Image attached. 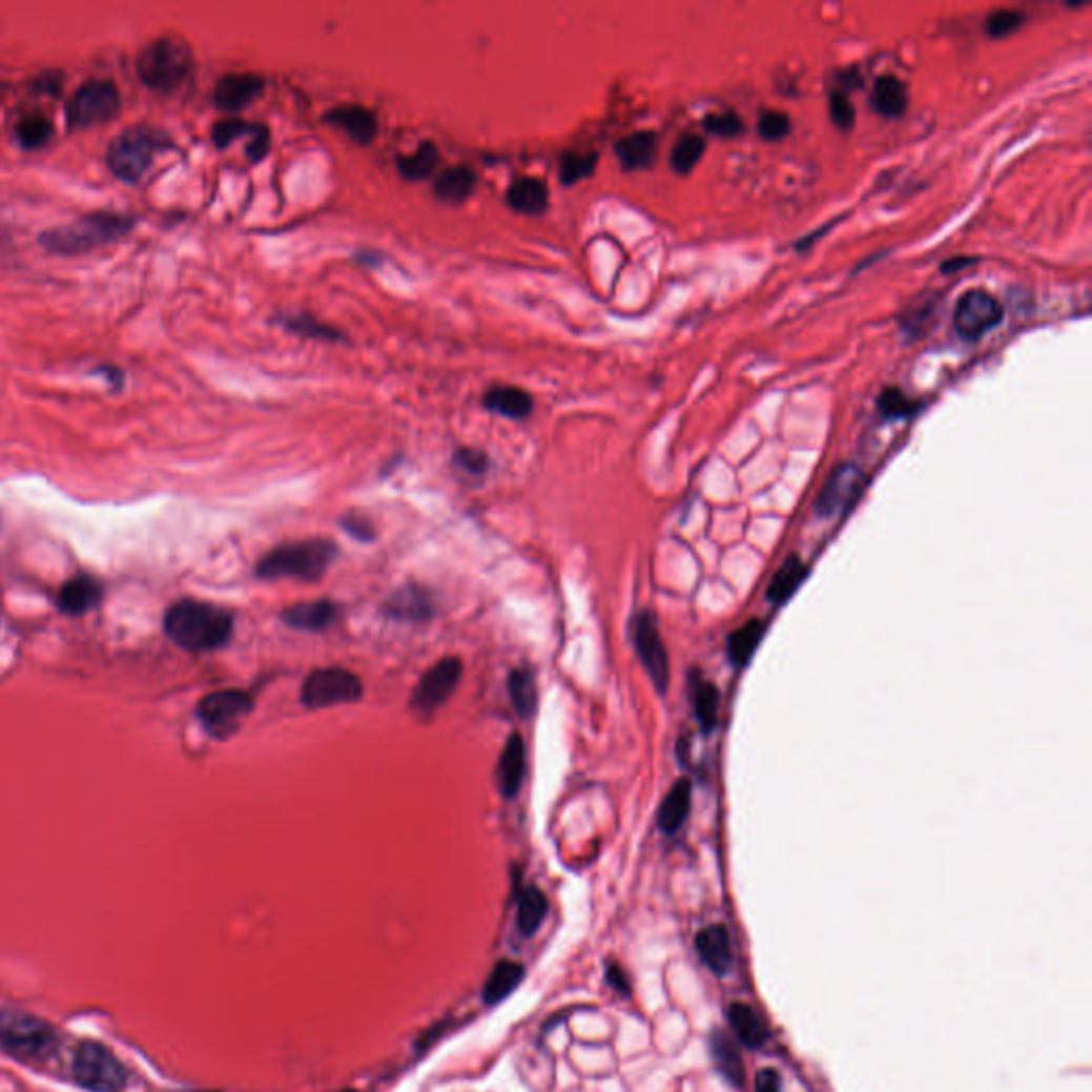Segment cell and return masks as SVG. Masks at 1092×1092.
<instances>
[{
    "instance_id": "cell-1",
    "label": "cell",
    "mask_w": 1092,
    "mask_h": 1092,
    "mask_svg": "<svg viewBox=\"0 0 1092 1092\" xmlns=\"http://www.w3.org/2000/svg\"><path fill=\"white\" fill-rule=\"evenodd\" d=\"M167 636L192 653L221 648L233 634V615L209 602L180 600L165 615Z\"/></svg>"
},
{
    "instance_id": "cell-2",
    "label": "cell",
    "mask_w": 1092,
    "mask_h": 1092,
    "mask_svg": "<svg viewBox=\"0 0 1092 1092\" xmlns=\"http://www.w3.org/2000/svg\"><path fill=\"white\" fill-rule=\"evenodd\" d=\"M135 218L130 215L95 211L78 218V221H73L68 225L43 231L39 244L54 254L78 256L122 240L130 233Z\"/></svg>"
},
{
    "instance_id": "cell-3",
    "label": "cell",
    "mask_w": 1092,
    "mask_h": 1092,
    "mask_svg": "<svg viewBox=\"0 0 1092 1092\" xmlns=\"http://www.w3.org/2000/svg\"><path fill=\"white\" fill-rule=\"evenodd\" d=\"M335 553L337 547L323 538L280 544L261 557L256 563V576L265 580L295 578L314 582L325 576L335 559Z\"/></svg>"
},
{
    "instance_id": "cell-4",
    "label": "cell",
    "mask_w": 1092,
    "mask_h": 1092,
    "mask_svg": "<svg viewBox=\"0 0 1092 1092\" xmlns=\"http://www.w3.org/2000/svg\"><path fill=\"white\" fill-rule=\"evenodd\" d=\"M192 70V51L178 35H165L145 45L137 58L141 82L154 92H176Z\"/></svg>"
},
{
    "instance_id": "cell-5",
    "label": "cell",
    "mask_w": 1092,
    "mask_h": 1092,
    "mask_svg": "<svg viewBox=\"0 0 1092 1092\" xmlns=\"http://www.w3.org/2000/svg\"><path fill=\"white\" fill-rule=\"evenodd\" d=\"M167 135L159 132L157 128L130 126L109 143L107 167L118 180L126 184H137L145 176V171L150 169L157 152L161 148H167Z\"/></svg>"
},
{
    "instance_id": "cell-6",
    "label": "cell",
    "mask_w": 1092,
    "mask_h": 1092,
    "mask_svg": "<svg viewBox=\"0 0 1092 1092\" xmlns=\"http://www.w3.org/2000/svg\"><path fill=\"white\" fill-rule=\"evenodd\" d=\"M0 1046L22 1060H45L56 1052V1033L41 1017L20 1011H0Z\"/></svg>"
},
{
    "instance_id": "cell-7",
    "label": "cell",
    "mask_w": 1092,
    "mask_h": 1092,
    "mask_svg": "<svg viewBox=\"0 0 1092 1092\" xmlns=\"http://www.w3.org/2000/svg\"><path fill=\"white\" fill-rule=\"evenodd\" d=\"M254 700L244 689H225L205 696L197 704V717L205 733L218 741L231 739L252 713Z\"/></svg>"
},
{
    "instance_id": "cell-8",
    "label": "cell",
    "mask_w": 1092,
    "mask_h": 1092,
    "mask_svg": "<svg viewBox=\"0 0 1092 1092\" xmlns=\"http://www.w3.org/2000/svg\"><path fill=\"white\" fill-rule=\"evenodd\" d=\"M120 92L111 82H88L66 105V126L70 130L90 128L114 120L120 111Z\"/></svg>"
},
{
    "instance_id": "cell-9",
    "label": "cell",
    "mask_w": 1092,
    "mask_h": 1092,
    "mask_svg": "<svg viewBox=\"0 0 1092 1092\" xmlns=\"http://www.w3.org/2000/svg\"><path fill=\"white\" fill-rule=\"evenodd\" d=\"M73 1075L92 1092H120L126 1086L124 1065L101 1044L80 1046L73 1060Z\"/></svg>"
},
{
    "instance_id": "cell-10",
    "label": "cell",
    "mask_w": 1092,
    "mask_h": 1092,
    "mask_svg": "<svg viewBox=\"0 0 1092 1092\" xmlns=\"http://www.w3.org/2000/svg\"><path fill=\"white\" fill-rule=\"evenodd\" d=\"M363 696L360 679L346 668H318L310 673L302 687V700L308 708H327L356 702Z\"/></svg>"
},
{
    "instance_id": "cell-11",
    "label": "cell",
    "mask_w": 1092,
    "mask_h": 1092,
    "mask_svg": "<svg viewBox=\"0 0 1092 1092\" xmlns=\"http://www.w3.org/2000/svg\"><path fill=\"white\" fill-rule=\"evenodd\" d=\"M634 646L638 658L651 677L655 689L664 694L671 683V664H668V651L662 640L658 621L655 617L644 611L634 619Z\"/></svg>"
},
{
    "instance_id": "cell-12",
    "label": "cell",
    "mask_w": 1092,
    "mask_h": 1092,
    "mask_svg": "<svg viewBox=\"0 0 1092 1092\" xmlns=\"http://www.w3.org/2000/svg\"><path fill=\"white\" fill-rule=\"evenodd\" d=\"M1005 316V310L996 297L986 290H967L956 302L954 329L967 342H977L992 331Z\"/></svg>"
},
{
    "instance_id": "cell-13",
    "label": "cell",
    "mask_w": 1092,
    "mask_h": 1092,
    "mask_svg": "<svg viewBox=\"0 0 1092 1092\" xmlns=\"http://www.w3.org/2000/svg\"><path fill=\"white\" fill-rule=\"evenodd\" d=\"M463 675V664L457 658H445L435 666H431L418 685L414 687L410 706L420 715H431L438 710L457 689Z\"/></svg>"
},
{
    "instance_id": "cell-14",
    "label": "cell",
    "mask_w": 1092,
    "mask_h": 1092,
    "mask_svg": "<svg viewBox=\"0 0 1092 1092\" xmlns=\"http://www.w3.org/2000/svg\"><path fill=\"white\" fill-rule=\"evenodd\" d=\"M864 482L866 478L860 468H856L853 463H841L839 468H835L818 497V513L822 517H839L847 513L860 497Z\"/></svg>"
},
{
    "instance_id": "cell-15",
    "label": "cell",
    "mask_w": 1092,
    "mask_h": 1092,
    "mask_svg": "<svg viewBox=\"0 0 1092 1092\" xmlns=\"http://www.w3.org/2000/svg\"><path fill=\"white\" fill-rule=\"evenodd\" d=\"M265 90V80L256 73H229L215 86L213 103L223 111H240L256 101Z\"/></svg>"
},
{
    "instance_id": "cell-16",
    "label": "cell",
    "mask_w": 1092,
    "mask_h": 1092,
    "mask_svg": "<svg viewBox=\"0 0 1092 1092\" xmlns=\"http://www.w3.org/2000/svg\"><path fill=\"white\" fill-rule=\"evenodd\" d=\"M696 952L700 961L715 973L725 975L733 969V939L725 926L710 924L696 934Z\"/></svg>"
},
{
    "instance_id": "cell-17",
    "label": "cell",
    "mask_w": 1092,
    "mask_h": 1092,
    "mask_svg": "<svg viewBox=\"0 0 1092 1092\" xmlns=\"http://www.w3.org/2000/svg\"><path fill=\"white\" fill-rule=\"evenodd\" d=\"M708 1050H710V1058H713V1065L719 1071V1075L727 1084L743 1088L745 1086V1063H743V1056H741V1050H739L735 1037L723 1029H715L708 1039Z\"/></svg>"
},
{
    "instance_id": "cell-18",
    "label": "cell",
    "mask_w": 1092,
    "mask_h": 1092,
    "mask_svg": "<svg viewBox=\"0 0 1092 1092\" xmlns=\"http://www.w3.org/2000/svg\"><path fill=\"white\" fill-rule=\"evenodd\" d=\"M342 617L339 604L331 600H314V602H300L286 609L282 613V621L293 627V630H306V632H321L331 625H335Z\"/></svg>"
},
{
    "instance_id": "cell-19",
    "label": "cell",
    "mask_w": 1092,
    "mask_h": 1092,
    "mask_svg": "<svg viewBox=\"0 0 1092 1092\" xmlns=\"http://www.w3.org/2000/svg\"><path fill=\"white\" fill-rule=\"evenodd\" d=\"M325 120L344 130L356 143H370L378 132V118L363 105H342L325 114Z\"/></svg>"
},
{
    "instance_id": "cell-20",
    "label": "cell",
    "mask_w": 1092,
    "mask_h": 1092,
    "mask_svg": "<svg viewBox=\"0 0 1092 1092\" xmlns=\"http://www.w3.org/2000/svg\"><path fill=\"white\" fill-rule=\"evenodd\" d=\"M526 743L521 735H513L503 745L497 764V783L503 798H515L526 777Z\"/></svg>"
},
{
    "instance_id": "cell-21",
    "label": "cell",
    "mask_w": 1092,
    "mask_h": 1092,
    "mask_svg": "<svg viewBox=\"0 0 1092 1092\" xmlns=\"http://www.w3.org/2000/svg\"><path fill=\"white\" fill-rule=\"evenodd\" d=\"M385 613L397 621L420 623L433 617V598L427 590L418 585H408L397 590L385 602Z\"/></svg>"
},
{
    "instance_id": "cell-22",
    "label": "cell",
    "mask_w": 1092,
    "mask_h": 1092,
    "mask_svg": "<svg viewBox=\"0 0 1092 1092\" xmlns=\"http://www.w3.org/2000/svg\"><path fill=\"white\" fill-rule=\"evenodd\" d=\"M103 598L101 582L92 576H76L64 582L58 594V609L64 615H84Z\"/></svg>"
},
{
    "instance_id": "cell-23",
    "label": "cell",
    "mask_w": 1092,
    "mask_h": 1092,
    "mask_svg": "<svg viewBox=\"0 0 1092 1092\" xmlns=\"http://www.w3.org/2000/svg\"><path fill=\"white\" fill-rule=\"evenodd\" d=\"M615 154L627 171L646 169L653 165L655 154H658V137L651 130L625 135L615 143Z\"/></svg>"
},
{
    "instance_id": "cell-24",
    "label": "cell",
    "mask_w": 1092,
    "mask_h": 1092,
    "mask_svg": "<svg viewBox=\"0 0 1092 1092\" xmlns=\"http://www.w3.org/2000/svg\"><path fill=\"white\" fill-rule=\"evenodd\" d=\"M692 811V783L689 779H681L673 785V789L662 800L658 811V826L666 835H677Z\"/></svg>"
},
{
    "instance_id": "cell-25",
    "label": "cell",
    "mask_w": 1092,
    "mask_h": 1092,
    "mask_svg": "<svg viewBox=\"0 0 1092 1092\" xmlns=\"http://www.w3.org/2000/svg\"><path fill=\"white\" fill-rule=\"evenodd\" d=\"M482 406L489 412L521 420L532 414L534 399L528 391L519 387H491L482 397Z\"/></svg>"
},
{
    "instance_id": "cell-26",
    "label": "cell",
    "mask_w": 1092,
    "mask_h": 1092,
    "mask_svg": "<svg viewBox=\"0 0 1092 1092\" xmlns=\"http://www.w3.org/2000/svg\"><path fill=\"white\" fill-rule=\"evenodd\" d=\"M727 1021L737 1035L739 1042H743L747 1048H762L768 1039V1029L764 1027L762 1017L758 1011L747 1003H733L727 1007Z\"/></svg>"
},
{
    "instance_id": "cell-27",
    "label": "cell",
    "mask_w": 1092,
    "mask_h": 1092,
    "mask_svg": "<svg viewBox=\"0 0 1092 1092\" xmlns=\"http://www.w3.org/2000/svg\"><path fill=\"white\" fill-rule=\"evenodd\" d=\"M506 201L515 211L538 215L549 207V188L544 180L538 178H521L515 180L506 192Z\"/></svg>"
},
{
    "instance_id": "cell-28",
    "label": "cell",
    "mask_w": 1092,
    "mask_h": 1092,
    "mask_svg": "<svg viewBox=\"0 0 1092 1092\" xmlns=\"http://www.w3.org/2000/svg\"><path fill=\"white\" fill-rule=\"evenodd\" d=\"M909 103V92L903 80L897 76H882L875 80L870 92V105L884 118H899L905 114Z\"/></svg>"
},
{
    "instance_id": "cell-29",
    "label": "cell",
    "mask_w": 1092,
    "mask_h": 1092,
    "mask_svg": "<svg viewBox=\"0 0 1092 1092\" xmlns=\"http://www.w3.org/2000/svg\"><path fill=\"white\" fill-rule=\"evenodd\" d=\"M526 969L515 961H501L493 967L489 980L482 988V998L487 1005H497L503 998L511 996L515 988L523 982Z\"/></svg>"
},
{
    "instance_id": "cell-30",
    "label": "cell",
    "mask_w": 1092,
    "mask_h": 1092,
    "mask_svg": "<svg viewBox=\"0 0 1092 1092\" xmlns=\"http://www.w3.org/2000/svg\"><path fill=\"white\" fill-rule=\"evenodd\" d=\"M474 186H476L474 171L470 167L459 165V167L442 171L438 178H435L433 194L438 197L442 203L459 205L472 194Z\"/></svg>"
},
{
    "instance_id": "cell-31",
    "label": "cell",
    "mask_w": 1092,
    "mask_h": 1092,
    "mask_svg": "<svg viewBox=\"0 0 1092 1092\" xmlns=\"http://www.w3.org/2000/svg\"><path fill=\"white\" fill-rule=\"evenodd\" d=\"M809 574V568L805 561H800L798 557H789L772 576L770 585H768V600L775 604V606H781L783 602H787L796 590L803 585V580L807 578Z\"/></svg>"
},
{
    "instance_id": "cell-32",
    "label": "cell",
    "mask_w": 1092,
    "mask_h": 1092,
    "mask_svg": "<svg viewBox=\"0 0 1092 1092\" xmlns=\"http://www.w3.org/2000/svg\"><path fill=\"white\" fill-rule=\"evenodd\" d=\"M764 632H766V627L762 621H747L737 632L727 636L725 651H727V658H730V662L735 666L743 668L751 662L754 653L758 651V646L764 638Z\"/></svg>"
},
{
    "instance_id": "cell-33",
    "label": "cell",
    "mask_w": 1092,
    "mask_h": 1092,
    "mask_svg": "<svg viewBox=\"0 0 1092 1092\" xmlns=\"http://www.w3.org/2000/svg\"><path fill=\"white\" fill-rule=\"evenodd\" d=\"M547 911H549V901H547L544 892L536 886L523 888L519 894V905H517V926H519L521 934L532 936L540 928Z\"/></svg>"
},
{
    "instance_id": "cell-34",
    "label": "cell",
    "mask_w": 1092,
    "mask_h": 1092,
    "mask_svg": "<svg viewBox=\"0 0 1092 1092\" xmlns=\"http://www.w3.org/2000/svg\"><path fill=\"white\" fill-rule=\"evenodd\" d=\"M508 694H511V702L521 717H530L536 710L538 687L536 677L528 666L515 668L508 677Z\"/></svg>"
},
{
    "instance_id": "cell-35",
    "label": "cell",
    "mask_w": 1092,
    "mask_h": 1092,
    "mask_svg": "<svg viewBox=\"0 0 1092 1092\" xmlns=\"http://www.w3.org/2000/svg\"><path fill=\"white\" fill-rule=\"evenodd\" d=\"M689 689H692L696 719L700 721L704 733H710L717 723V706H719L717 687L713 683H708L702 675H694Z\"/></svg>"
},
{
    "instance_id": "cell-36",
    "label": "cell",
    "mask_w": 1092,
    "mask_h": 1092,
    "mask_svg": "<svg viewBox=\"0 0 1092 1092\" xmlns=\"http://www.w3.org/2000/svg\"><path fill=\"white\" fill-rule=\"evenodd\" d=\"M438 148H435L433 143L425 141L412 154L397 159V169L406 180H425L433 173L435 167H438Z\"/></svg>"
},
{
    "instance_id": "cell-37",
    "label": "cell",
    "mask_w": 1092,
    "mask_h": 1092,
    "mask_svg": "<svg viewBox=\"0 0 1092 1092\" xmlns=\"http://www.w3.org/2000/svg\"><path fill=\"white\" fill-rule=\"evenodd\" d=\"M54 126L45 116H26L16 126V137L22 148L26 150H39L51 139Z\"/></svg>"
},
{
    "instance_id": "cell-38",
    "label": "cell",
    "mask_w": 1092,
    "mask_h": 1092,
    "mask_svg": "<svg viewBox=\"0 0 1092 1092\" xmlns=\"http://www.w3.org/2000/svg\"><path fill=\"white\" fill-rule=\"evenodd\" d=\"M704 148H706L704 137L694 135V132L683 135V137L677 141L675 148H673V157H671L673 169H675L677 173H681V176H683V173H689V171L696 167V163L702 159Z\"/></svg>"
},
{
    "instance_id": "cell-39",
    "label": "cell",
    "mask_w": 1092,
    "mask_h": 1092,
    "mask_svg": "<svg viewBox=\"0 0 1092 1092\" xmlns=\"http://www.w3.org/2000/svg\"><path fill=\"white\" fill-rule=\"evenodd\" d=\"M280 323L284 325V329H288L290 333H297L302 337H314V339H327V342L342 339V333L335 327L321 323L308 314L284 316V318H280Z\"/></svg>"
},
{
    "instance_id": "cell-40",
    "label": "cell",
    "mask_w": 1092,
    "mask_h": 1092,
    "mask_svg": "<svg viewBox=\"0 0 1092 1092\" xmlns=\"http://www.w3.org/2000/svg\"><path fill=\"white\" fill-rule=\"evenodd\" d=\"M598 165V157L594 152L580 154V152H563L559 161V178L565 186H572L580 180H585L594 173Z\"/></svg>"
},
{
    "instance_id": "cell-41",
    "label": "cell",
    "mask_w": 1092,
    "mask_h": 1092,
    "mask_svg": "<svg viewBox=\"0 0 1092 1092\" xmlns=\"http://www.w3.org/2000/svg\"><path fill=\"white\" fill-rule=\"evenodd\" d=\"M256 124H248L240 118H227V120H221L213 128H211V141L215 148H229V145L240 139V137H250L252 130H254Z\"/></svg>"
},
{
    "instance_id": "cell-42",
    "label": "cell",
    "mask_w": 1092,
    "mask_h": 1092,
    "mask_svg": "<svg viewBox=\"0 0 1092 1092\" xmlns=\"http://www.w3.org/2000/svg\"><path fill=\"white\" fill-rule=\"evenodd\" d=\"M1023 24H1025V14L1023 12L998 9V12H992L988 16V20H986V35L992 37V39H1001V37H1007V35L1015 33Z\"/></svg>"
},
{
    "instance_id": "cell-43",
    "label": "cell",
    "mask_w": 1092,
    "mask_h": 1092,
    "mask_svg": "<svg viewBox=\"0 0 1092 1092\" xmlns=\"http://www.w3.org/2000/svg\"><path fill=\"white\" fill-rule=\"evenodd\" d=\"M880 410L890 416V418H903V416H909L918 410V401L909 399L903 391L899 389H886L880 397Z\"/></svg>"
},
{
    "instance_id": "cell-44",
    "label": "cell",
    "mask_w": 1092,
    "mask_h": 1092,
    "mask_svg": "<svg viewBox=\"0 0 1092 1092\" xmlns=\"http://www.w3.org/2000/svg\"><path fill=\"white\" fill-rule=\"evenodd\" d=\"M758 130L768 141L783 139L789 132V116L779 109H764L758 120Z\"/></svg>"
},
{
    "instance_id": "cell-45",
    "label": "cell",
    "mask_w": 1092,
    "mask_h": 1092,
    "mask_svg": "<svg viewBox=\"0 0 1092 1092\" xmlns=\"http://www.w3.org/2000/svg\"><path fill=\"white\" fill-rule=\"evenodd\" d=\"M704 126L708 132L719 137H737L739 132H743V120L733 111L708 114L704 118Z\"/></svg>"
},
{
    "instance_id": "cell-46",
    "label": "cell",
    "mask_w": 1092,
    "mask_h": 1092,
    "mask_svg": "<svg viewBox=\"0 0 1092 1092\" xmlns=\"http://www.w3.org/2000/svg\"><path fill=\"white\" fill-rule=\"evenodd\" d=\"M830 118L835 122V126L843 128V130H849L856 122V109L853 105L849 103L847 95L841 92V90H832L830 92Z\"/></svg>"
},
{
    "instance_id": "cell-47",
    "label": "cell",
    "mask_w": 1092,
    "mask_h": 1092,
    "mask_svg": "<svg viewBox=\"0 0 1092 1092\" xmlns=\"http://www.w3.org/2000/svg\"><path fill=\"white\" fill-rule=\"evenodd\" d=\"M455 463L468 474H485L489 468V457L478 449H459L455 453Z\"/></svg>"
},
{
    "instance_id": "cell-48",
    "label": "cell",
    "mask_w": 1092,
    "mask_h": 1092,
    "mask_svg": "<svg viewBox=\"0 0 1092 1092\" xmlns=\"http://www.w3.org/2000/svg\"><path fill=\"white\" fill-rule=\"evenodd\" d=\"M246 152H248V159L252 163H256V161L267 157V152H269V128L267 126H263V124L254 126Z\"/></svg>"
},
{
    "instance_id": "cell-49",
    "label": "cell",
    "mask_w": 1092,
    "mask_h": 1092,
    "mask_svg": "<svg viewBox=\"0 0 1092 1092\" xmlns=\"http://www.w3.org/2000/svg\"><path fill=\"white\" fill-rule=\"evenodd\" d=\"M342 528H344L348 534L356 536L358 540H372V538H374V532H372L370 521H368V519H363V517H356V515H350L348 519H344V521H342Z\"/></svg>"
},
{
    "instance_id": "cell-50",
    "label": "cell",
    "mask_w": 1092,
    "mask_h": 1092,
    "mask_svg": "<svg viewBox=\"0 0 1092 1092\" xmlns=\"http://www.w3.org/2000/svg\"><path fill=\"white\" fill-rule=\"evenodd\" d=\"M756 1092H781V1075L777 1069H760L756 1075Z\"/></svg>"
},
{
    "instance_id": "cell-51",
    "label": "cell",
    "mask_w": 1092,
    "mask_h": 1092,
    "mask_svg": "<svg viewBox=\"0 0 1092 1092\" xmlns=\"http://www.w3.org/2000/svg\"><path fill=\"white\" fill-rule=\"evenodd\" d=\"M606 980H609V984H611L619 994H625V996L630 994V982H627V975H625V971H623L619 965L611 963V965L606 967Z\"/></svg>"
},
{
    "instance_id": "cell-52",
    "label": "cell",
    "mask_w": 1092,
    "mask_h": 1092,
    "mask_svg": "<svg viewBox=\"0 0 1092 1092\" xmlns=\"http://www.w3.org/2000/svg\"><path fill=\"white\" fill-rule=\"evenodd\" d=\"M971 263H973L971 259H954V261H950V263H945V265H943V271L948 273V271H952V269H961L963 265H971Z\"/></svg>"
},
{
    "instance_id": "cell-53",
    "label": "cell",
    "mask_w": 1092,
    "mask_h": 1092,
    "mask_svg": "<svg viewBox=\"0 0 1092 1092\" xmlns=\"http://www.w3.org/2000/svg\"><path fill=\"white\" fill-rule=\"evenodd\" d=\"M339 1092H356V1090H339Z\"/></svg>"
}]
</instances>
